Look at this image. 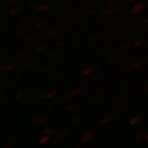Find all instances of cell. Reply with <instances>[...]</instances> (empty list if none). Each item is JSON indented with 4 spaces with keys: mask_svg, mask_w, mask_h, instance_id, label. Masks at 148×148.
I'll use <instances>...</instances> for the list:
<instances>
[{
    "mask_svg": "<svg viewBox=\"0 0 148 148\" xmlns=\"http://www.w3.org/2000/svg\"><path fill=\"white\" fill-rule=\"evenodd\" d=\"M26 53H27V50H24V51H22V52H20L18 53V54L15 56V58H21V57H23L24 55H26Z\"/></svg>",
    "mask_w": 148,
    "mask_h": 148,
    "instance_id": "f1b7e54d",
    "label": "cell"
},
{
    "mask_svg": "<svg viewBox=\"0 0 148 148\" xmlns=\"http://www.w3.org/2000/svg\"><path fill=\"white\" fill-rule=\"evenodd\" d=\"M31 65H32V62H27V63H25V64L23 65V70H28L29 68H30L31 67Z\"/></svg>",
    "mask_w": 148,
    "mask_h": 148,
    "instance_id": "f35d334b",
    "label": "cell"
},
{
    "mask_svg": "<svg viewBox=\"0 0 148 148\" xmlns=\"http://www.w3.org/2000/svg\"><path fill=\"white\" fill-rule=\"evenodd\" d=\"M145 141H148V134H146V135H145Z\"/></svg>",
    "mask_w": 148,
    "mask_h": 148,
    "instance_id": "9f6ffc18",
    "label": "cell"
},
{
    "mask_svg": "<svg viewBox=\"0 0 148 148\" xmlns=\"http://www.w3.org/2000/svg\"><path fill=\"white\" fill-rule=\"evenodd\" d=\"M23 30H20V29H18V31L14 34V38H20V37H22V36H23Z\"/></svg>",
    "mask_w": 148,
    "mask_h": 148,
    "instance_id": "d590c367",
    "label": "cell"
},
{
    "mask_svg": "<svg viewBox=\"0 0 148 148\" xmlns=\"http://www.w3.org/2000/svg\"><path fill=\"white\" fill-rule=\"evenodd\" d=\"M20 11H21V6H14L8 12V14L11 16H14V15L17 14Z\"/></svg>",
    "mask_w": 148,
    "mask_h": 148,
    "instance_id": "5bb4252c",
    "label": "cell"
},
{
    "mask_svg": "<svg viewBox=\"0 0 148 148\" xmlns=\"http://www.w3.org/2000/svg\"><path fill=\"white\" fill-rule=\"evenodd\" d=\"M82 92V89L81 88H78V89H74L72 90L70 94H68L67 96H64V97H62V101H66L71 97H76V96H79V95Z\"/></svg>",
    "mask_w": 148,
    "mask_h": 148,
    "instance_id": "6da1fadb",
    "label": "cell"
},
{
    "mask_svg": "<svg viewBox=\"0 0 148 148\" xmlns=\"http://www.w3.org/2000/svg\"><path fill=\"white\" fill-rule=\"evenodd\" d=\"M56 95V91L47 92V93H45V99H51V98L54 97Z\"/></svg>",
    "mask_w": 148,
    "mask_h": 148,
    "instance_id": "2e32d148",
    "label": "cell"
},
{
    "mask_svg": "<svg viewBox=\"0 0 148 148\" xmlns=\"http://www.w3.org/2000/svg\"><path fill=\"white\" fill-rule=\"evenodd\" d=\"M93 136H94V131H88L86 133H84L80 138V143H82V144L87 143L88 141H89L92 138Z\"/></svg>",
    "mask_w": 148,
    "mask_h": 148,
    "instance_id": "277c9868",
    "label": "cell"
},
{
    "mask_svg": "<svg viewBox=\"0 0 148 148\" xmlns=\"http://www.w3.org/2000/svg\"><path fill=\"white\" fill-rule=\"evenodd\" d=\"M58 32H59V29H58V28H53L52 29H50V30L48 31V32H47V37H48V38L54 37V36H56V34H58Z\"/></svg>",
    "mask_w": 148,
    "mask_h": 148,
    "instance_id": "4fadbf2b",
    "label": "cell"
},
{
    "mask_svg": "<svg viewBox=\"0 0 148 148\" xmlns=\"http://www.w3.org/2000/svg\"><path fill=\"white\" fill-rule=\"evenodd\" d=\"M23 97V93H18L16 96H15V99H20V98H22Z\"/></svg>",
    "mask_w": 148,
    "mask_h": 148,
    "instance_id": "f6af8a7d",
    "label": "cell"
},
{
    "mask_svg": "<svg viewBox=\"0 0 148 148\" xmlns=\"http://www.w3.org/2000/svg\"><path fill=\"white\" fill-rule=\"evenodd\" d=\"M119 10V8L117 6H109L108 9H104L103 10V11L100 13V15H105V14H110V13H115V12H117Z\"/></svg>",
    "mask_w": 148,
    "mask_h": 148,
    "instance_id": "ba28073f",
    "label": "cell"
},
{
    "mask_svg": "<svg viewBox=\"0 0 148 148\" xmlns=\"http://www.w3.org/2000/svg\"><path fill=\"white\" fill-rule=\"evenodd\" d=\"M104 102H105V99H104V98H98L97 101L96 103H95V105H96V106H98V105L103 104Z\"/></svg>",
    "mask_w": 148,
    "mask_h": 148,
    "instance_id": "cb8c5ba5",
    "label": "cell"
},
{
    "mask_svg": "<svg viewBox=\"0 0 148 148\" xmlns=\"http://www.w3.org/2000/svg\"><path fill=\"white\" fill-rule=\"evenodd\" d=\"M34 102V100H33V98L32 97H28L27 98V100L24 102V105H26V106H27V105H30L31 103H32Z\"/></svg>",
    "mask_w": 148,
    "mask_h": 148,
    "instance_id": "484cf974",
    "label": "cell"
},
{
    "mask_svg": "<svg viewBox=\"0 0 148 148\" xmlns=\"http://www.w3.org/2000/svg\"><path fill=\"white\" fill-rule=\"evenodd\" d=\"M128 110H129V107L128 106H123L121 109H119L118 112H119V113H124V112H126Z\"/></svg>",
    "mask_w": 148,
    "mask_h": 148,
    "instance_id": "8d00e7d4",
    "label": "cell"
},
{
    "mask_svg": "<svg viewBox=\"0 0 148 148\" xmlns=\"http://www.w3.org/2000/svg\"><path fill=\"white\" fill-rule=\"evenodd\" d=\"M118 63V60H116V59H114V60H111L108 63H107V65L109 66V67H112V66H114V65H116Z\"/></svg>",
    "mask_w": 148,
    "mask_h": 148,
    "instance_id": "603a6c76",
    "label": "cell"
},
{
    "mask_svg": "<svg viewBox=\"0 0 148 148\" xmlns=\"http://www.w3.org/2000/svg\"><path fill=\"white\" fill-rule=\"evenodd\" d=\"M47 69H48V67H43V68H40L39 69V71H38V74H41V73H44V72H46L47 71Z\"/></svg>",
    "mask_w": 148,
    "mask_h": 148,
    "instance_id": "60d3db41",
    "label": "cell"
},
{
    "mask_svg": "<svg viewBox=\"0 0 148 148\" xmlns=\"http://www.w3.org/2000/svg\"><path fill=\"white\" fill-rule=\"evenodd\" d=\"M14 2V0H7V1L5 2V5H12Z\"/></svg>",
    "mask_w": 148,
    "mask_h": 148,
    "instance_id": "c3c4849f",
    "label": "cell"
},
{
    "mask_svg": "<svg viewBox=\"0 0 148 148\" xmlns=\"http://www.w3.org/2000/svg\"><path fill=\"white\" fill-rule=\"evenodd\" d=\"M94 71H95V69L92 68V67L87 68V69H85V70H84V71H82V75H84V76H88V75H89V74L93 73Z\"/></svg>",
    "mask_w": 148,
    "mask_h": 148,
    "instance_id": "ac0fdd59",
    "label": "cell"
},
{
    "mask_svg": "<svg viewBox=\"0 0 148 148\" xmlns=\"http://www.w3.org/2000/svg\"><path fill=\"white\" fill-rule=\"evenodd\" d=\"M115 5H116V0H111V1H109L107 4L108 6H113Z\"/></svg>",
    "mask_w": 148,
    "mask_h": 148,
    "instance_id": "7bdbcfd3",
    "label": "cell"
},
{
    "mask_svg": "<svg viewBox=\"0 0 148 148\" xmlns=\"http://www.w3.org/2000/svg\"><path fill=\"white\" fill-rule=\"evenodd\" d=\"M130 80H125L121 83V86L122 87H127V86H129L130 85Z\"/></svg>",
    "mask_w": 148,
    "mask_h": 148,
    "instance_id": "b9f144b4",
    "label": "cell"
},
{
    "mask_svg": "<svg viewBox=\"0 0 148 148\" xmlns=\"http://www.w3.org/2000/svg\"><path fill=\"white\" fill-rule=\"evenodd\" d=\"M75 108H76V104H71V105H70L69 107H67L66 112H71V111H73Z\"/></svg>",
    "mask_w": 148,
    "mask_h": 148,
    "instance_id": "836d02e7",
    "label": "cell"
},
{
    "mask_svg": "<svg viewBox=\"0 0 148 148\" xmlns=\"http://www.w3.org/2000/svg\"><path fill=\"white\" fill-rule=\"evenodd\" d=\"M63 44H64V40H63V39H60V40L56 41V43H55V47H60V46H62Z\"/></svg>",
    "mask_w": 148,
    "mask_h": 148,
    "instance_id": "4dcf8cb0",
    "label": "cell"
},
{
    "mask_svg": "<svg viewBox=\"0 0 148 148\" xmlns=\"http://www.w3.org/2000/svg\"><path fill=\"white\" fill-rule=\"evenodd\" d=\"M68 7H70V5H69V4H65V5H63V6H62L63 9H66V8H68Z\"/></svg>",
    "mask_w": 148,
    "mask_h": 148,
    "instance_id": "db71d44e",
    "label": "cell"
},
{
    "mask_svg": "<svg viewBox=\"0 0 148 148\" xmlns=\"http://www.w3.org/2000/svg\"><path fill=\"white\" fill-rule=\"evenodd\" d=\"M70 131L69 130H63V131H61L59 134H57V136L54 138V140H53V144H56L58 143L60 140H62V138H64L65 136H67L69 135Z\"/></svg>",
    "mask_w": 148,
    "mask_h": 148,
    "instance_id": "7a4b0ae2",
    "label": "cell"
},
{
    "mask_svg": "<svg viewBox=\"0 0 148 148\" xmlns=\"http://www.w3.org/2000/svg\"><path fill=\"white\" fill-rule=\"evenodd\" d=\"M35 91L33 90V91H31V92H29V93H28V95H27V97H32L33 96H34V95H35Z\"/></svg>",
    "mask_w": 148,
    "mask_h": 148,
    "instance_id": "bcb514c9",
    "label": "cell"
},
{
    "mask_svg": "<svg viewBox=\"0 0 148 148\" xmlns=\"http://www.w3.org/2000/svg\"><path fill=\"white\" fill-rule=\"evenodd\" d=\"M51 8H52V5H51L46 4V5H38V7L34 8L32 11H35V12H43V13H45V12L49 11Z\"/></svg>",
    "mask_w": 148,
    "mask_h": 148,
    "instance_id": "5b68a950",
    "label": "cell"
},
{
    "mask_svg": "<svg viewBox=\"0 0 148 148\" xmlns=\"http://www.w3.org/2000/svg\"><path fill=\"white\" fill-rule=\"evenodd\" d=\"M56 130L53 128V127H47V128H45L43 130V135H47V136H53L54 134H56Z\"/></svg>",
    "mask_w": 148,
    "mask_h": 148,
    "instance_id": "8fae6325",
    "label": "cell"
},
{
    "mask_svg": "<svg viewBox=\"0 0 148 148\" xmlns=\"http://www.w3.org/2000/svg\"><path fill=\"white\" fill-rule=\"evenodd\" d=\"M84 118V116L83 115H80V116H77V117H75L73 120H72V122L73 123H77V122H79V121H80L82 119Z\"/></svg>",
    "mask_w": 148,
    "mask_h": 148,
    "instance_id": "d4e9b609",
    "label": "cell"
},
{
    "mask_svg": "<svg viewBox=\"0 0 148 148\" xmlns=\"http://www.w3.org/2000/svg\"><path fill=\"white\" fill-rule=\"evenodd\" d=\"M98 38H100V36H98V35L93 36V37H91V38H90V39H89V42H95V41H97Z\"/></svg>",
    "mask_w": 148,
    "mask_h": 148,
    "instance_id": "ab89813d",
    "label": "cell"
},
{
    "mask_svg": "<svg viewBox=\"0 0 148 148\" xmlns=\"http://www.w3.org/2000/svg\"><path fill=\"white\" fill-rule=\"evenodd\" d=\"M44 25H45V23L43 22V21H39V22H38L37 23L34 24V28L35 29H39L40 27L44 26Z\"/></svg>",
    "mask_w": 148,
    "mask_h": 148,
    "instance_id": "7402d4cb",
    "label": "cell"
},
{
    "mask_svg": "<svg viewBox=\"0 0 148 148\" xmlns=\"http://www.w3.org/2000/svg\"><path fill=\"white\" fill-rule=\"evenodd\" d=\"M15 139H16V136H13L10 137V138L7 140L6 144L5 145V148H9V147L13 146L14 142H15Z\"/></svg>",
    "mask_w": 148,
    "mask_h": 148,
    "instance_id": "7c38bea8",
    "label": "cell"
},
{
    "mask_svg": "<svg viewBox=\"0 0 148 148\" xmlns=\"http://www.w3.org/2000/svg\"><path fill=\"white\" fill-rule=\"evenodd\" d=\"M46 48H47V46H46V45H43V46H40V47H38L36 49V51H37L38 53H40V52H42V51H44Z\"/></svg>",
    "mask_w": 148,
    "mask_h": 148,
    "instance_id": "e575fe53",
    "label": "cell"
},
{
    "mask_svg": "<svg viewBox=\"0 0 148 148\" xmlns=\"http://www.w3.org/2000/svg\"><path fill=\"white\" fill-rule=\"evenodd\" d=\"M120 22L118 20H115V21H112V25H117Z\"/></svg>",
    "mask_w": 148,
    "mask_h": 148,
    "instance_id": "816d5d0a",
    "label": "cell"
},
{
    "mask_svg": "<svg viewBox=\"0 0 148 148\" xmlns=\"http://www.w3.org/2000/svg\"><path fill=\"white\" fill-rule=\"evenodd\" d=\"M113 112H112V113H110L109 115H107L106 117H104L103 119H102V120L100 121V122L98 123L99 127H102V126H103V125H105V124H107V123L110 122L112 120H113L114 117H115V113H113Z\"/></svg>",
    "mask_w": 148,
    "mask_h": 148,
    "instance_id": "3957f363",
    "label": "cell"
},
{
    "mask_svg": "<svg viewBox=\"0 0 148 148\" xmlns=\"http://www.w3.org/2000/svg\"><path fill=\"white\" fill-rule=\"evenodd\" d=\"M96 12H97V9H96V8H93V9H90V10H89V11L88 12V14H95Z\"/></svg>",
    "mask_w": 148,
    "mask_h": 148,
    "instance_id": "7dc6e473",
    "label": "cell"
},
{
    "mask_svg": "<svg viewBox=\"0 0 148 148\" xmlns=\"http://www.w3.org/2000/svg\"><path fill=\"white\" fill-rule=\"evenodd\" d=\"M57 56H58V52H57V51H55V52H53V53H51V54L48 55V58H50V59H54V58H56Z\"/></svg>",
    "mask_w": 148,
    "mask_h": 148,
    "instance_id": "83f0119b",
    "label": "cell"
},
{
    "mask_svg": "<svg viewBox=\"0 0 148 148\" xmlns=\"http://www.w3.org/2000/svg\"><path fill=\"white\" fill-rule=\"evenodd\" d=\"M121 101H122L121 98H115L114 100L112 101V105H118L120 103H121Z\"/></svg>",
    "mask_w": 148,
    "mask_h": 148,
    "instance_id": "4316f807",
    "label": "cell"
},
{
    "mask_svg": "<svg viewBox=\"0 0 148 148\" xmlns=\"http://www.w3.org/2000/svg\"><path fill=\"white\" fill-rule=\"evenodd\" d=\"M145 7V3H139V4H136L135 5L132 9H131V13L132 14H137L139 13L140 11H142V10Z\"/></svg>",
    "mask_w": 148,
    "mask_h": 148,
    "instance_id": "8992f818",
    "label": "cell"
},
{
    "mask_svg": "<svg viewBox=\"0 0 148 148\" xmlns=\"http://www.w3.org/2000/svg\"><path fill=\"white\" fill-rule=\"evenodd\" d=\"M143 118H144V115L138 114V115L135 116V117H133V118L130 121L129 124H130V126H134V125H136V124L138 123L139 121H141L143 120Z\"/></svg>",
    "mask_w": 148,
    "mask_h": 148,
    "instance_id": "52a82bcc",
    "label": "cell"
},
{
    "mask_svg": "<svg viewBox=\"0 0 148 148\" xmlns=\"http://www.w3.org/2000/svg\"><path fill=\"white\" fill-rule=\"evenodd\" d=\"M107 21H108L107 18H105V17H104V18H101V19L99 20V23H102V24H103V23H107Z\"/></svg>",
    "mask_w": 148,
    "mask_h": 148,
    "instance_id": "ee69618b",
    "label": "cell"
},
{
    "mask_svg": "<svg viewBox=\"0 0 148 148\" xmlns=\"http://www.w3.org/2000/svg\"><path fill=\"white\" fill-rule=\"evenodd\" d=\"M15 66H16V64H15V63H14V62L8 63V64H5V63H2L1 67H0V70H1V71H11L14 68H15Z\"/></svg>",
    "mask_w": 148,
    "mask_h": 148,
    "instance_id": "30bf717a",
    "label": "cell"
},
{
    "mask_svg": "<svg viewBox=\"0 0 148 148\" xmlns=\"http://www.w3.org/2000/svg\"><path fill=\"white\" fill-rule=\"evenodd\" d=\"M33 38H34V35L33 34H30L29 36H26L24 38V39H23V42H29V41H31V39H32Z\"/></svg>",
    "mask_w": 148,
    "mask_h": 148,
    "instance_id": "f546056e",
    "label": "cell"
},
{
    "mask_svg": "<svg viewBox=\"0 0 148 148\" xmlns=\"http://www.w3.org/2000/svg\"><path fill=\"white\" fill-rule=\"evenodd\" d=\"M129 2H135V1H136V0H128Z\"/></svg>",
    "mask_w": 148,
    "mask_h": 148,
    "instance_id": "6f0895ef",
    "label": "cell"
},
{
    "mask_svg": "<svg viewBox=\"0 0 148 148\" xmlns=\"http://www.w3.org/2000/svg\"><path fill=\"white\" fill-rule=\"evenodd\" d=\"M27 26H28V23H22V24H21V25L18 27V29H20V30H23Z\"/></svg>",
    "mask_w": 148,
    "mask_h": 148,
    "instance_id": "74e56055",
    "label": "cell"
},
{
    "mask_svg": "<svg viewBox=\"0 0 148 148\" xmlns=\"http://www.w3.org/2000/svg\"><path fill=\"white\" fill-rule=\"evenodd\" d=\"M130 47H131V45H130V44H124V45H122V46L121 47V50L125 51V50L130 49Z\"/></svg>",
    "mask_w": 148,
    "mask_h": 148,
    "instance_id": "1f68e13d",
    "label": "cell"
},
{
    "mask_svg": "<svg viewBox=\"0 0 148 148\" xmlns=\"http://www.w3.org/2000/svg\"><path fill=\"white\" fill-rule=\"evenodd\" d=\"M142 23H143V24H147V23H148V17L145 18V19H144V20L142 21Z\"/></svg>",
    "mask_w": 148,
    "mask_h": 148,
    "instance_id": "f5cc1de1",
    "label": "cell"
},
{
    "mask_svg": "<svg viewBox=\"0 0 148 148\" xmlns=\"http://www.w3.org/2000/svg\"><path fill=\"white\" fill-rule=\"evenodd\" d=\"M20 81H21V79H15V80H14V81L12 82V84H14V85H17V84H18Z\"/></svg>",
    "mask_w": 148,
    "mask_h": 148,
    "instance_id": "f907efd6",
    "label": "cell"
},
{
    "mask_svg": "<svg viewBox=\"0 0 148 148\" xmlns=\"http://www.w3.org/2000/svg\"><path fill=\"white\" fill-rule=\"evenodd\" d=\"M143 90L145 91V92H147V91H148V85H146V86L143 88Z\"/></svg>",
    "mask_w": 148,
    "mask_h": 148,
    "instance_id": "11a10c76",
    "label": "cell"
},
{
    "mask_svg": "<svg viewBox=\"0 0 148 148\" xmlns=\"http://www.w3.org/2000/svg\"><path fill=\"white\" fill-rule=\"evenodd\" d=\"M47 121V118H46V117H37L32 120V123H36L38 126H42Z\"/></svg>",
    "mask_w": 148,
    "mask_h": 148,
    "instance_id": "9c48e42d",
    "label": "cell"
},
{
    "mask_svg": "<svg viewBox=\"0 0 148 148\" xmlns=\"http://www.w3.org/2000/svg\"><path fill=\"white\" fill-rule=\"evenodd\" d=\"M38 99H45V94H40L39 96L38 97Z\"/></svg>",
    "mask_w": 148,
    "mask_h": 148,
    "instance_id": "681fc988",
    "label": "cell"
},
{
    "mask_svg": "<svg viewBox=\"0 0 148 148\" xmlns=\"http://www.w3.org/2000/svg\"><path fill=\"white\" fill-rule=\"evenodd\" d=\"M145 43V40H137V41H136L135 43L133 44V46L134 47H140V46H143L144 44Z\"/></svg>",
    "mask_w": 148,
    "mask_h": 148,
    "instance_id": "44dd1931",
    "label": "cell"
},
{
    "mask_svg": "<svg viewBox=\"0 0 148 148\" xmlns=\"http://www.w3.org/2000/svg\"><path fill=\"white\" fill-rule=\"evenodd\" d=\"M145 64V61H138V62H135L134 64L132 65V69H138L140 67H142L143 65Z\"/></svg>",
    "mask_w": 148,
    "mask_h": 148,
    "instance_id": "e0dca14e",
    "label": "cell"
},
{
    "mask_svg": "<svg viewBox=\"0 0 148 148\" xmlns=\"http://www.w3.org/2000/svg\"><path fill=\"white\" fill-rule=\"evenodd\" d=\"M110 36H111V33H110V32H106V33H103V34L100 37V38H101L102 40H104V39L108 38Z\"/></svg>",
    "mask_w": 148,
    "mask_h": 148,
    "instance_id": "d6a6232c",
    "label": "cell"
},
{
    "mask_svg": "<svg viewBox=\"0 0 148 148\" xmlns=\"http://www.w3.org/2000/svg\"><path fill=\"white\" fill-rule=\"evenodd\" d=\"M49 140H50V136H47V135H44V136H42L41 138L39 139L38 143H39L40 145H44V144L47 143V142H48Z\"/></svg>",
    "mask_w": 148,
    "mask_h": 148,
    "instance_id": "9a60e30c",
    "label": "cell"
},
{
    "mask_svg": "<svg viewBox=\"0 0 148 148\" xmlns=\"http://www.w3.org/2000/svg\"><path fill=\"white\" fill-rule=\"evenodd\" d=\"M145 134H137L136 136H135V141L136 142H140V141H142L143 139H145Z\"/></svg>",
    "mask_w": 148,
    "mask_h": 148,
    "instance_id": "d6986e66",
    "label": "cell"
},
{
    "mask_svg": "<svg viewBox=\"0 0 148 148\" xmlns=\"http://www.w3.org/2000/svg\"><path fill=\"white\" fill-rule=\"evenodd\" d=\"M132 24V21L131 20H124L123 22L121 23V26L126 28V27H129Z\"/></svg>",
    "mask_w": 148,
    "mask_h": 148,
    "instance_id": "ffe728a7",
    "label": "cell"
}]
</instances>
